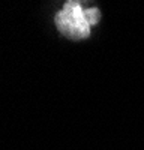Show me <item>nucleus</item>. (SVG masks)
<instances>
[{
  "label": "nucleus",
  "mask_w": 144,
  "mask_h": 150,
  "mask_svg": "<svg viewBox=\"0 0 144 150\" xmlns=\"http://www.w3.org/2000/svg\"><path fill=\"white\" fill-rule=\"evenodd\" d=\"M84 15H86L90 26H96L101 20V11L98 8H87L84 9Z\"/></svg>",
  "instance_id": "obj_2"
},
{
  "label": "nucleus",
  "mask_w": 144,
  "mask_h": 150,
  "mask_svg": "<svg viewBox=\"0 0 144 150\" xmlns=\"http://www.w3.org/2000/svg\"><path fill=\"white\" fill-rule=\"evenodd\" d=\"M54 23L57 30L68 39L83 41L90 36L92 26L84 15V9L80 2H66L63 9L56 14Z\"/></svg>",
  "instance_id": "obj_1"
}]
</instances>
